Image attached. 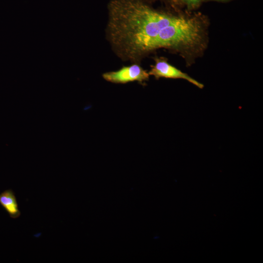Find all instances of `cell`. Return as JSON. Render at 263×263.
Masks as SVG:
<instances>
[{"mask_svg":"<svg viewBox=\"0 0 263 263\" xmlns=\"http://www.w3.org/2000/svg\"><path fill=\"white\" fill-rule=\"evenodd\" d=\"M196 30L190 16L159 11L141 0H113L109 5L107 37L124 61L138 63L159 49L184 55L193 45Z\"/></svg>","mask_w":263,"mask_h":263,"instance_id":"cell-1","label":"cell"},{"mask_svg":"<svg viewBox=\"0 0 263 263\" xmlns=\"http://www.w3.org/2000/svg\"><path fill=\"white\" fill-rule=\"evenodd\" d=\"M149 76L148 72L137 63L123 66L117 71L106 72L102 75L105 80L113 83L125 84L137 81L142 85L149 80Z\"/></svg>","mask_w":263,"mask_h":263,"instance_id":"cell-2","label":"cell"},{"mask_svg":"<svg viewBox=\"0 0 263 263\" xmlns=\"http://www.w3.org/2000/svg\"><path fill=\"white\" fill-rule=\"evenodd\" d=\"M154 60L155 63L150 66V69L148 73L150 75L153 76L156 79L160 78L183 79L199 88H204V85L202 83L170 64L166 58L155 57Z\"/></svg>","mask_w":263,"mask_h":263,"instance_id":"cell-3","label":"cell"},{"mask_svg":"<svg viewBox=\"0 0 263 263\" xmlns=\"http://www.w3.org/2000/svg\"><path fill=\"white\" fill-rule=\"evenodd\" d=\"M0 205L12 218L16 219L20 216L17 198L12 189L4 190L0 194Z\"/></svg>","mask_w":263,"mask_h":263,"instance_id":"cell-4","label":"cell"},{"mask_svg":"<svg viewBox=\"0 0 263 263\" xmlns=\"http://www.w3.org/2000/svg\"><path fill=\"white\" fill-rule=\"evenodd\" d=\"M189 7H195L199 5L202 0H182Z\"/></svg>","mask_w":263,"mask_h":263,"instance_id":"cell-5","label":"cell"},{"mask_svg":"<svg viewBox=\"0 0 263 263\" xmlns=\"http://www.w3.org/2000/svg\"><path fill=\"white\" fill-rule=\"evenodd\" d=\"M209 0L224 1V0Z\"/></svg>","mask_w":263,"mask_h":263,"instance_id":"cell-6","label":"cell"}]
</instances>
